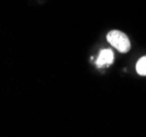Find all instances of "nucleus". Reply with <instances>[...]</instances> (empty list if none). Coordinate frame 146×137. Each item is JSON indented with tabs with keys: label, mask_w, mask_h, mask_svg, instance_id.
<instances>
[{
	"label": "nucleus",
	"mask_w": 146,
	"mask_h": 137,
	"mask_svg": "<svg viewBox=\"0 0 146 137\" xmlns=\"http://www.w3.org/2000/svg\"><path fill=\"white\" fill-rule=\"evenodd\" d=\"M107 41L112 47H115L120 53H128L131 48V43L128 36L118 30H112L107 34Z\"/></svg>",
	"instance_id": "f257e3e1"
},
{
	"label": "nucleus",
	"mask_w": 146,
	"mask_h": 137,
	"mask_svg": "<svg viewBox=\"0 0 146 137\" xmlns=\"http://www.w3.org/2000/svg\"><path fill=\"white\" fill-rule=\"evenodd\" d=\"M113 62V53L111 50H103L96 60V66L98 68H103L106 66H109Z\"/></svg>",
	"instance_id": "f03ea898"
},
{
	"label": "nucleus",
	"mask_w": 146,
	"mask_h": 137,
	"mask_svg": "<svg viewBox=\"0 0 146 137\" xmlns=\"http://www.w3.org/2000/svg\"><path fill=\"white\" fill-rule=\"evenodd\" d=\"M136 71L141 76H146V56L142 57L136 64Z\"/></svg>",
	"instance_id": "7ed1b4c3"
}]
</instances>
